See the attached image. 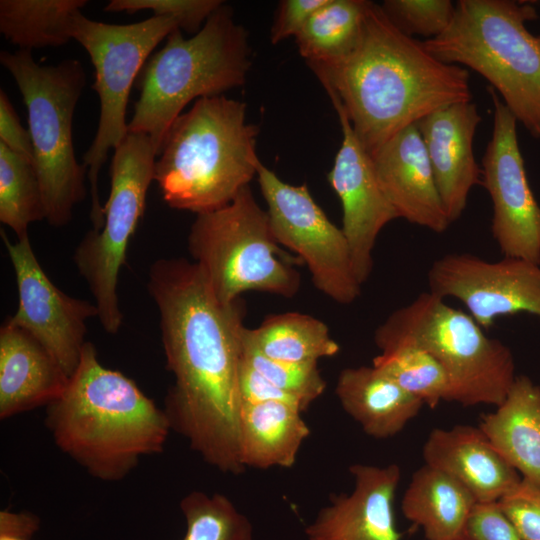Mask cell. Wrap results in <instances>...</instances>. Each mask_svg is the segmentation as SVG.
I'll return each instance as SVG.
<instances>
[{"label": "cell", "mask_w": 540, "mask_h": 540, "mask_svg": "<svg viewBox=\"0 0 540 540\" xmlns=\"http://www.w3.org/2000/svg\"><path fill=\"white\" fill-rule=\"evenodd\" d=\"M465 535L470 540H525L502 511L498 501L477 502L474 505Z\"/></svg>", "instance_id": "36"}, {"label": "cell", "mask_w": 540, "mask_h": 540, "mask_svg": "<svg viewBox=\"0 0 540 540\" xmlns=\"http://www.w3.org/2000/svg\"><path fill=\"white\" fill-rule=\"evenodd\" d=\"M239 386L243 403L278 401L291 404L304 412L302 405L296 398L276 387L248 364L244 358L240 368Z\"/></svg>", "instance_id": "38"}, {"label": "cell", "mask_w": 540, "mask_h": 540, "mask_svg": "<svg viewBox=\"0 0 540 540\" xmlns=\"http://www.w3.org/2000/svg\"><path fill=\"white\" fill-rule=\"evenodd\" d=\"M461 540H470V539H468L467 537H465V538H463V539H461Z\"/></svg>", "instance_id": "42"}, {"label": "cell", "mask_w": 540, "mask_h": 540, "mask_svg": "<svg viewBox=\"0 0 540 540\" xmlns=\"http://www.w3.org/2000/svg\"><path fill=\"white\" fill-rule=\"evenodd\" d=\"M483 330L429 291L393 311L375 330L374 342L379 350L401 344L425 350L447 374L451 401L497 407L516 378L515 363L511 350Z\"/></svg>", "instance_id": "7"}, {"label": "cell", "mask_w": 540, "mask_h": 540, "mask_svg": "<svg viewBox=\"0 0 540 540\" xmlns=\"http://www.w3.org/2000/svg\"><path fill=\"white\" fill-rule=\"evenodd\" d=\"M328 0H282L270 32L272 44L296 37L311 16Z\"/></svg>", "instance_id": "37"}, {"label": "cell", "mask_w": 540, "mask_h": 540, "mask_svg": "<svg viewBox=\"0 0 540 540\" xmlns=\"http://www.w3.org/2000/svg\"><path fill=\"white\" fill-rule=\"evenodd\" d=\"M492 136L482 158V185L493 207L491 231L505 257L540 265V206L530 188L518 144L517 120L488 87Z\"/></svg>", "instance_id": "13"}, {"label": "cell", "mask_w": 540, "mask_h": 540, "mask_svg": "<svg viewBox=\"0 0 540 540\" xmlns=\"http://www.w3.org/2000/svg\"><path fill=\"white\" fill-rule=\"evenodd\" d=\"M522 478L540 483V387L516 377L503 402L478 426Z\"/></svg>", "instance_id": "23"}, {"label": "cell", "mask_w": 540, "mask_h": 540, "mask_svg": "<svg viewBox=\"0 0 540 540\" xmlns=\"http://www.w3.org/2000/svg\"><path fill=\"white\" fill-rule=\"evenodd\" d=\"M536 18L528 4L459 0L448 28L423 41L441 62L482 75L534 138H540V44L526 28Z\"/></svg>", "instance_id": "6"}, {"label": "cell", "mask_w": 540, "mask_h": 540, "mask_svg": "<svg viewBox=\"0 0 540 540\" xmlns=\"http://www.w3.org/2000/svg\"><path fill=\"white\" fill-rule=\"evenodd\" d=\"M245 339L266 357L291 363H318L340 350L324 322L298 312L267 317L257 328H246Z\"/></svg>", "instance_id": "27"}, {"label": "cell", "mask_w": 540, "mask_h": 540, "mask_svg": "<svg viewBox=\"0 0 540 540\" xmlns=\"http://www.w3.org/2000/svg\"><path fill=\"white\" fill-rule=\"evenodd\" d=\"M0 143L34 164L29 130L20 123L12 103L3 90L0 91Z\"/></svg>", "instance_id": "39"}, {"label": "cell", "mask_w": 540, "mask_h": 540, "mask_svg": "<svg viewBox=\"0 0 540 540\" xmlns=\"http://www.w3.org/2000/svg\"><path fill=\"white\" fill-rule=\"evenodd\" d=\"M45 424L56 446L92 477L124 479L145 456L163 452L171 429L164 411L123 373L105 367L91 342Z\"/></svg>", "instance_id": "3"}, {"label": "cell", "mask_w": 540, "mask_h": 540, "mask_svg": "<svg viewBox=\"0 0 540 540\" xmlns=\"http://www.w3.org/2000/svg\"><path fill=\"white\" fill-rule=\"evenodd\" d=\"M147 289L160 315L166 367L175 378L164 401L171 429L205 463L223 473H242L241 300L222 303L199 266L185 258L153 262Z\"/></svg>", "instance_id": "1"}, {"label": "cell", "mask_w": 540, "mask_h": 540, "mask_svg": "<svg viewBox=\"0 0 540 540\" xmlns=\"http://www.w3.org/2000/svg\"><path fill=\"white\" fill-rule=\"evenodd\" d=\"M380 186L399 218L436 233L451 224L417 124L400 130L372 155Z\"/></svg>", "instance_id": "19"}, {"label": "cell", "mask_w": 540, "mask_h": 540, "mask_svg": "<svg viewBox=\"0 0 540 540\" xmlns=\"http://www.w3.org/2000/svg\"><path fill=\"white\" fill-rule=\"evenodd\" d=\"M422 455L426 465L457 480L477 502L499 501L522 478L479 427L434 429Z\"/></svg>", "instance_id": "20"}, {"label": "cell", "mask_w": 540, "mask_h": 540, "mask_svg": "<svg viewBox=\"0 0 540 540\" xmlns=\"http://www.w3.org/2000/svg\"><path fill=\"white\" fill-rule=\"evenodd\" d=\"M244 102L225 95L197 99L168 130L154 166L163 200L196 215L229 204L257 176L259 129Z\"/></svg>", "instance_id": "4"}, {"label": "cell", "mask_w": 540, "mask_h": 540, "mask_svg": "<svg viewBox=\"0 0 540 540\" xmlns=\"http://www.w3.org/2000/svg\"><path fill=\"white\" fill-rule=\"evenodd\" d=\"M18 291V306L6 321L36 339L70 378L87 341V322L98 317L95 303L67 295L41 267L29 235L11 242L1 230Z\"/></svg>", "instance_id": "14"}, {"label": "cell", "mask_w": 540, "mask_h": 540, "mask_svg": "<svg viewBox=\"0 0 540 540\" xmlns=\"http://www.w3.org/2000/svg\"><path fill=\"white\" fill-rule=\"evenodd\" d=\"M349 471L352 492L330 496V503L306 526L307 539L401 540L393 508L400 467L354 464Z\"/></svg>", "instance_id": "17"}, {"label": "cell", "mask_w": 540, "mask_h": 540, "mask_svg": "<svg viewBox=\"0 0 540 540\" xmlns=\"http://www.w3.org/2000/svg\"><path fill=\"white\" fill-rule=\"evenodd\" d=\"M86 0H1L0 32L19 49L58 47L72 40Z\"/></svg>", "instance_id": "26"}, {"label": "cell", "mask_w": 540, "mask_h": 540, "mask_svg": "<svg viewBox=\"0 0 540 540\" xmlns=\"http://www.w3.org/2000/svg\"><path fill=\"white\" fill-rule=\"evenodd\" d=\"M370 1L328 0L295 37L309 67H328L344 59L360 37Z\"/></svg>", "instance_id": "28"}, {"label": "cell", "mask_w": 540, "mask_h": 540, "mask_svg": "<svg viewBox=\"0 0 540 540\" xmlns=\"http://www.w3.org/2000/svg\"><path fill=\"white\" fill-rule=\"evenodd\" d=\"M223 3L220 0H111L104 11L133 14L151 10L153 16L175 19L180 30L196 34Z\"/></svg>", "instance_id": "34"}, {"label": "cell", "mask_w": 540, "mask_h": 540, "mask_svg": "<svg viewBox=\"0 0 540 540\" xmlns=\"http://www.w3.org/2000/svg\"><path fill=\"white\" fill-rule=\"evenodd\" d=\"M157 155L148 136L127 134L112 157L103 225L99 230L90 229L73 253L74 264L94 297L97 318L108 334H117L122 326L119 273L144 214Z\"/></svg>", "instance_id": "11"}, {"label": "cell", "mask_w": 540, "mask_h": 540, "mask_svg": "<svg viewBox=\"0 0 540 540\" xmlns=\"http://www.w3.org/2000/svg\"><path fill=\"white\" fill-rule=\"evenodd\" d=\"M536 37H537V40H538V42H539V44H540V35H538V36H536Z\"/></svg>", "instance_id": "41"}, {"label": "cell", "mask_w": 540, "mask_h": 540, "mask_svg": "<svg viewBox=\"0 0 540 540\" xmlns=\"http://www.w3.org/2000/svg\"><path fill=\"white\" fill-rule=\"evenodd\" d=\"M335 393L344 411L376 439L397 435L424 405L373 365L343 369Z\"/></svg>", "instance_id": "22"}, {"label": "cell", "mask_w": 540, "mask_h": 540, "mask_svg": "<svg viewBox=\"0 0 540 540\" xmlns=\"http://www.w3.org/2000/svg\"><path fill=\"white\" fill-rule=\"evenodd\" d=\"M180 509L186 521L183 540H253L250 520L223 494L190 492Z\"/></svg>", "instance_id": "31"}, {"label": "cell", "mask_w": 540, "mask_h": 540, "mask_svg": "<svg viewBox=\"0 0 540 540\" xmlns=\"http://www.w3.org/2000/svg\"><path fill=\"white\" fill-rule=\"evenodd\" d=\"M39 528V519L30 512H0V540H30Z\"/></svg>", "instance_id": "40"}, {"label": "cell", "mask_w": 540, "mask_h": 540, "mask_svg": "<svg viewBox=\"0 0 540 540\" xmlns=\"http://www.w3.org/2000/svg\"><path fill=\"white\" fill-rule=\"evenodd\" d=\"M175 28H179L175 19L153 15L124 25L92 20L82 13L74 21L72 39L87 51L94 66L92 88L100 103L97 131L82 163L90 184V221L94 230L104 222L99 174L110 150H115L128 134L126 109L132 85L154 48Z\"/></svg>", "instance_id": "10"}, {"label": "cell", "mask_w": 540, "mask_h": 540, "mask_svg": "<svg viewBox=\"0 0 540 540\" xmlns=\"http://www.w3.org/2000/svg\"><path fill=\"white\" fill-rule=\"evenodd\" d=\"M382 10L403 34L426 40L442 34L450 25L456 4L450 0H385Z\"/></svg>", "instance_id": "33"}, {"label": "cell", "mask_w": 540, "mask_h": 540, "mask_svg": "<svg viewBox=\"0 0 540 540\" xmlns=\"http://www.w3.org/2000/svg\"><path fill=\"white\" fill-rule=\"evenodd\" d=\"M339 118L342 142L327 180L342 206V231L354 273L362 285L373 268L372 253L381 230L399 218L378 181L372 158L356 136L338 97L327 92Z\"/></svg>", "instance_id": "16"}, {"label": "cell", "mask_w": 540, "mask_h": 540, "mask_svg": "<svg viewBox=\"0 0 540 540\" xmlns=\"http://www.w3.org/2000/svg\"><path fill=\"white\" fill-rule=\"evenodd\" d=\"M372 365L383 371L401 388L429 407L451 401L450 383L442 366L425 350L412 345L383 348Z\"/></svg>", "instance_id": "30"}, {"label": "cell", "mask_w": 540, "mask_h": 540, "mask_svg": "<svg viewBox=\"0 0 540 540\" xmlns=\"http://www.w3.org/2000/svg\"><path fill=\"white\" fill-rule=\"evenodd\" d=\"M1 65L11 74L27 109L34 166L45 206V220L62 227L74 207L86 196L87 169L76 160L72 120L86 85V73L77 59L40 65L31 50H2Z\"/></svg>", "instance_id": "8"}, {"label": "cell", "mask_w": 540, "mask_h": 540, "mask_svg": "<svg viewBox=\"0 0 540 540\" xmlns=\"http://www.w3.org/2000/svg\"><path fill=\"white\" fill-rule=\"evenodd\" d=\"M187 248L222 303L247 291L288 298L299 291L295 266L302 262L281 248L249 186L224 207L196 215Z\"/></svg>", "instance_id": "9"}, {"label": "cell", "mask_w": 540, "mask_h": 540, "mask_svg": "<svg viewBox=\"0 0 540 540\" xmlns=\"http://www.w3.org/2000/svg\"><path fill=\"white\" fill-rule=\"evenodd\" d=\"M476 503L457 480L425 464L412 475L401 509L427 540H461Z\"/></svg>", "instance_id": "25"}, {"label": "cell", "mask_w": 540, "mask_h": 540, "mask_svg": "<svg viewBox=\"0 0 540 540\" xmlns=\"http://www.w3.org/2000/svg\"><path fill=\"white\" fill-rule=\"evenodd\" d=\"M427 278L430 292L460 300L483 329L520 312L540 318V265L527 260L450 253L433 262Z\"/></svg>", "instance_id": "15"}, {"label": "cell", "mask_w": 540, "mask_h": 540, "mask_svg": "<svg viewBox=\"0 0 540 540\" xmlns=\"http://www.w3.org/2000/svg\"><path fill=\"white\" fill-rule=\"evenodd\" d=\"M498 504L525 540H540V483L521 478Z\"/></svg>", "instance_id": "35"}, {"label": "cell", "mask_w": 540, "mask_h": 540, "mask_svg": "<svg viewBox=\"0 0 540 540\" xmlns=\"http://www.w3.org/2000/svg\"><path fill=\"white\" fill-rule=\"evenodd\" d=\"M68 376L52 355L23 329H0V418L48 406L64 391Z\"/></svg>", "instance_id": "21"}, {"label": "cell", "mask_w": 540, "mask_h": 540, "mask_svg": "<svg viewBox=\"0 0 540 540\" xmlns=\"http://www.w3.org/2000/svg\"><path fill=\"white\" fill-rule=\"evenodd\" d=\"M239 431L241 462L256 469L292 467L310 435L302 411L278 401L243 403Z\"/></svg>", "instance_id": "24"}, {"label": "cell", "mask_w": 540, "mask_h": 540, "mask_svg": "<svg viewBox=\"0 0 540 540\" xmlns=\"http://www.w3.org/2000/svg\"><path fill=\"white\" fill-rule=\"evenodd\" d=\"M250 66L248 33L229 5L223 3L188 39L175 28L136 80L139 98L128 133L148 136L159 153L188 103L244 85Z\"/></svg>", "instance_id": "5"}, {"label": "cell", "mask_w": 540, "mask_h": 540, "mask_svg": "<svg viewBox=\"0 0 540 540\" xmlns=\"http://www.w3.org/2000/svg\"><path fill=\"white\" fill-rule=\"evenodd\" d=\"M256 177L277 242L307 266L320 292L340 304L354 302L362 285L342 229L330 221L305 184L284 182L262 162Z\"/></svg>", "instance_id": "12"}, {"label": "cell", "mask_w": 540, "mask_h": 540, "mask_svg": "<svg viewBox=\"0 0 540 540\" xmlns=\"http://www.w3.org/2000/svg\"><path fill=\"white\" fill-rule=\"evenodd\" d=\"M243 358L276 387L296 398L304 411L326 389L318 363H291L266 357L246 341L245 332Z\"/></svg>", "instance_id": "32"}, {"label": "cell", "mask_w": 540, "mask_h": 540, "mask_svg": "<svg viewBox=\"0 0 540 540\" xmlns=\"http://www.w3.org/2000/svg\"><path fill=\"white\" fill-rule=\"evenodd\" d=\"M41 220L45 206L33 162L0 143V222L21 238Z\"/></svg>", "instance_id": "29"}, {"label": "cell", "mask_w": 540, "mask_h": 540, "mask_svg": "<svg viewBox=\"0 0 540 540\" xmlns=\"http://www.w3.org/2000/svg\"><path fill=\"white\" fill-rule=\"evenodd\" d=\"M480 122L476 104L469 101L441 107L416 123L450 223L464 212L471 189L482 185V168L473 152Z\"/></svg>", "instance_id": "18"}, {"label": "cell", "mask_w": 540, "mask_h": 540, "mask_svg": "<svg viewBox=\"0 0 540 540\" xmlns=\"http://www.w3.org/2000/svg\"><path fill=\"white\" fill-rule=\"evenodd\" d=\"M313 71L326 92L338 97L370 155L429 113L472 99L465 67L435 58L371 1L353 50L336 64Z\"/></svg>", "instance_id": "2"}]
</instances>
